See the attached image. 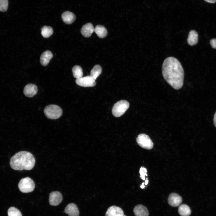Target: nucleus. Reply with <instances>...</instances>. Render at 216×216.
<instances>
[{
    "mask_svg": "<svg viewBox=\"0 0 216 216\" xmlns=\"http://www.w3.org/2000/svg\"><path fill=\"white\" fill-rule=\"evenodd\" d=\"M44 112L45 116L51 119H58L62 114V110L61 108L55 104L49 105L46 106Z\"/></svg>",
    "mask_w": 216,
    "mask_h": 216,
    "instance_id": "7ed1b4c3",
    "label": "nucleus"
},
{
    "mask_svg": "<svg viewBox=\"0 0 216 216\" xmlns=\"http://www.w3.org/2000/svg\"><path fill=\"white\" fill-rule=\"evenodd\" d=\"M129 103L127 101L122 100L116 103L113 106L112 113L115 117H118L122 115L128 109Z\"/></svg>",
    "mask_w": 216,
    "mask_h": 216,
    "instance_id": "20e7f679",
    "label": "nucleus"
},
{
    "mask_svg": "<svg viewBox=\"0 0 216 216\" xmlns=\"http://www.w3.org/2000/svg\"><path fill=\"white\" fill-rule=\"evenodd\" d=\"M75 82L77 85L85 87H92L96 85L95 80L90 75L77 79Z\"/></svg>",
    "mask_w": 216,
    "mask_h": 216,
    "instance_id": "0eeeda50",
    "label": "nucleus"
},
{
    "mask_svg": "<svg viewBox=\"0 0 216 216\" xmlns=\"http://www.w3.org/2000/svg\"><path fill=\"white\" fill-rule=\"evenodd\" d=\"M138 144L141 147L147 149H150L153 146V143L149 137L144 134H139L136 139Z\"/></svg>",
    "mask_w": 216,
    "mask_h": 216,
    "instance_id": "423d86ee",
    "label": "nucleus"
},
{
    "mask_svg": "<svg viewBox=\"0 0 216 216\" xmlns=\"http://www.w3.org/2000/svg\"><path fill=\"white\" fill-rule=\"evenodd\" d=\"M205 1L210 3H214L216 2V0H204Z\"/></svg>",
    "mask_w": 216,
    "mask_h": 216,
    "instance_id": "bb28decb",
    "label": "nucleus"
},
{
    "mask_svg": "<svg viewBox=\"0 0 216 216\" xmlns=\"http://www.w3.org/2000/svg\"><path fill=\"white\" fill-rule=\"evenodd\" d=\"M94 28L91 23H88L84 25L81 29V33L84 37H90L94 32Z\"/></svg>",
    "mask_w": 216,
    "mask_h": 216,
    "instance_id": "ddd939ff",
    "label": "nucleus"
},
{
    "mask_svg": "<svg viewBox=\"0 0 216 216\" xmlns=\"http://www.w3.org/2000/svg\"><path fill=\"white\" fill-rule=\"evenodd\" d=\"M53 57V54L50 51L46 50L44 51L40 57V64L44 66H47Z\"/></svg>",
    "mask_w": 216,
    "mask_h": 216,
    "instance_id": "2eb2a0df",
    "label": "nucleus"
},
{
    "mask_svg": "<svg viewBox=\"0 0 216 216\" xmlns=\"http://www.w3.org/2000/svg\"><path fill=\"white\" fill-rule=\"evenodd\" d=\"M198 35L194 30H191L189 32L187 39L188 44L191 46L197 44L198 41Z\"/></svg>",
    "mask_w": 216,
    "mask_h": 216,
    "instance_id": "f3484780",
    "label": "nucleus"
},
{
    "mask_svg": "<svg viewBox=\"0 0 216 216\" xmlns=\"http://www.w3.org/2000/svg\"><path fill=\"white\" fill-rule=\"evenodd\" d=\"M38 91V88L36 85L30 83L25 86L23 90V93L26 96L31 98L36 94Z\"/></svg>",
    "mask_w": 216,
    "mask_h": 216,
    "instance_id": "9b49d317",
    "label": "nucleus"
},
{
    "mask_svg": "<svg viewBox=\"0 0 216 216\" xmlns=\"http://www.w3.org/2000/svg\"><path fill=\"white\" fill-rule=\"evenodd\" d=\"M94 32L100 38H104L107 35V31L106 28L101 25H97L94 28Z\"/></svg>",
    "mask_w": 216,
    "mask_h": 216,
    "instance_id": "a211bd4d",
    "label": "nucleus"
},
{
    "mask_svg": "<svg viewBox=\"0 0 216 216\" xmlns=\"http://www.w3.org/2000/svg\"><path fill=\"white\" fill-rule=\"evenodd\" d=\"M8 216H22L20 211L14 207L10 208L8 212Z\"/></svg>",
    "mask_w": 216,
    "mask_h": 216,
    "instance_id": "5701e85b",
    "label": "nucleus"
},
{
    "mask_svg": "<svg viewBox=\"0 0 216 216\" xmlns=\"http://www.w3.org/2000/svg\"><path fill=\"white\" fill-rule=\"evenodd\" d=\"M8 0H0V11H6L8 8Z\"/></svg>",
    "mask_w": 216,
    "mask_h": 216,
    "instance_id": "b1692460",
    "label": "nucleus"
},
{
    "mask_svg": "<svg viewBox=\"0 0 216 216\" xmlns=\"http://www.w3.org/2000/svg\"><path fill=\"white\" fill-rule=\"evenodd\" d=\"M62 199V195L59 192H52L49 196V201L50 204L52 206H57L61 202Z\"/></svg>",
    "mask_w": 216,
    "mask_h": 216,
    "instance_id": "6e6552de",
    "label": "nucleus"
},
{
    "mask_svg": "<svg viewBox=\"0 0 216 216\" xmlns=\"http://www.w3.org/2000/svg\"><path fill=\"white\" fill-rule=\"evenodd\" d=\"M163 76L173 88L178 90L182 87L184 73L179 61L173 57H169L164 60L162 66Z\"/></svg>",
    "mask_w": 216,
    "mask_h": 216,
    "instance_id": "f257e3e1",
    "label": "nucleus"
},
{
    "mask_svg": "<svg viewBox=\"0 0 216 216\" xmlns=\"http://www.w3.org/2000/svg\"><path fill=\"white\" fill-rule=\"evenodd\" d=\"M73 76L77 79L82 77L83 73L81 67L79 65H75L72 69Z\"/></svg>",
    "mask_w": 216,
    "mask_h": 216,
    "instance_id": "4be33fe9",
    "label": "nucleus"
},
{
    "mask_svg": "<svg viewBox=\"0 0 216 216\" xmlns=\"http://www.w3.org/2000/svg\"><path fill=\"white\" fill-rule=\"evenodd\" d=\"M144 182H143V183H142V185H144Z\"/></svg>",
    "mask_w": 216,
    "mask_h": 216,
    "instance_id": "7c9ffc66",
    "label": "nucleus"
},
{
    "mask_svg": "<svg viewBox=\"0 0 216 216\" xmlns=\"http://www.w3.org/2000/svg\"><path fill=\"white\" fill-rule=\"evenodd\" d=\"M147 170L146 169L143 167H141L140 171L139 172L140 174V177L143 180H145V176H147Z\"/></svg>",
    "mask_w": 216,
    "mask_h": 216,
    "instance_id": "393cba45",
    "label": "nucleus"
},
{
    "mask_svg": "<svg viewBox=\"0 0 216 216\" xmlns=\"http://www.w3.org/2000/svg\"><path fill=\"white\" fill-rule=\"evenodd\" d=\"M102 72V68L98 64L96 65L92 69L90 72V76L95 80Z\"/></svg>",
    "mask_w": 216,
    "mask_h": 216,
    "instance_id": "412c9836",
    "label": "nucleus"
},
{
    "mask_svg": "<svg viewBox=\"0 0 216 216\" xmlns=\"http://www.w3.org/2000/svg\"><path fill=\"white\" fill-rule=\"evenodd\" d=\"M178 212L181 216H189L191 212L189 206L185 204H182L179 206Z\"/></svg>",
    "mask_w": 216,
    "mask_h": 216,
    "instance_id": "6ab92c4d",
    "label": "nucleus"
},
{
    "mask_svg": "<svg viewBox=\"0 0 216 216\" xmlns=\"http://www.w3.org/2000/svg\"><path fill=\"white\" fill-rule=\"evenodd\" d=\"M35 163V158L32 154L27 151H21L11 158L10 165L15 170H30L34 167Z\"/></svg>",
    "mask_w": 216,
    "mask_h": 216,
    "instance_id": "f03ea898",
    "label": "nucleus"
},
{
    "mask_svg": "<svg viewBox=\"0 0 216 216\" xmlns=\"http://www.w3.org/2000/svg\"><path fill=\"white\" fill-rule=\"evenodd\" d=\"M41 31L42 35L45 38H49L52 34L53 32L52 27L46 26L41 28Z\"/></svg>",
    "mask_w": 216,
    "mask_h": 216,
    "instance_id": "aec40b11",
    "label": "nucleus"
},
{
    "mask_svg": "<svg viewBox=\"0 0 216 216\" xmlns=\"http://www.w3.org/2000/svg\"><path fill=\"white\" fill-rule=\"evenodd\" d=\"M148 181L147 179L145 180V185H147L148 183Z\"/></svg>",
    "mask_w": 216,
    "mask_h": 216,
    "instance_id": "c85d7f7f",
    "label": "nucleus"
},
{
    "mask_svg": "<svg viewBox=\"0 0 216 216\" xmlns=\"http://www.w3.org/2000/svg\"><path fill=\"white\" fill-rule=\"evenodd\" d=\"M213 121H214V125L216 127V112H215V113L214 114V116Z\"/></svg>",
    "mask_w": 216,
    "mask_h": 216,
    "instance_id": "cd10ccee",
    "label": "nucleus"
},
{
    "mask_svg": "<svg viewBox=\"0 0 216 216\" xmlns=\"http://www.w3.org/2000/svg\"><path fill=\"white\" fill-rule=\"evenodd\" d=\"M168 201L170 206L175 207L180 205L182 201V197L178 194L172 193L169 195Z\"/></svg>",
    "mask_w": 216,
    "mask_h": 216,
    "instance_id": "1a4fd4ad",
    "label": "nucleus"
},
{
    "mask_svg": "<svg viewBox=\"0 0 216 216\" xmlns=\"http://www.w3.org/2000/svg\"><path fill=\"white\" fill-rule=\"evenodd\" d=\"M145 187V186L144 185L142 184L140 185V188L142 189H143Z\"/></svg>",
    "mask_w": 216,
    "mask_h": 216,
    "instance_id": "c756f323",
    "label": "nucleus"
},
{
    "mask_svg": "<svg viewBox=\"0 0 216 216\" xmlns=\"http://www.w3.org/2000/svg\"><path fill=\"white\" fill-rule=\"evenodd\" d=\"M210 43L213 48L216 49V38L212 39L210 40Z\"/></svg>",
    "mask_w": 216,
    "mask_h": 216,
    "instance_id": "a878e982",
    "label": "nucleus"
},
{
    "mask_svg": "<svg viewBox=\"0 0 216 216\" xmlns=\"http://www.w3.org/2000/svg\"><path fill=\"white\" fill-rule=\"evenodd\" d=\"M20 191L23 193H28L32 192L35 187L34 181L30 178L26 177L22 178L18 184Z\"/></svg>",
    "mask_w": 216,
    "mask_h": 216,
    "instance_id": "39448f33",
    "label": "nucleus"
},
{
    "mask_svg": "<svg viewBox=\"0 0 216 216\" xmlns=\"http://www.w3.org/2000/svg\"><path fill=\"white\" fill-rule=\"evenodd\" d=\"M62 18L63 22L67 24H72L76 18L75 14L69 11H66L63 13L62 15Z\"/></svg>",
    "mask_w": 216,
    "mask_h": 216,
    "instance_id": "dca6fc26",
    "label": "nucleus"
},
{
    "mask_svg": "<svg viewBox=\"0 0 216 216\" xmlns=\"http://www.w3.org/2000/svg\"><path fill=\"white\" fill-rule=\"evenodd\" d=\"M64 212L69 216H79L80 212L76 205L73 203L69 204L65 207Z\"/></svg>",
    "mask_w": 216,
    "mask_h": 216,
    "instance_id": "f8f14e48",
    "label": "nucleus"
},
{
    "mask_svg": "<svg viewBox=\"0 0 216 216\" xmlns=\"http://www.w3.org/2000/svg\"><path fill=\"white\" fill-rule=\"evenodd\" d=\"M105 216H126L124 214L122 209L115 206L109 207L105 213Z\"/></svg>",
    "mask_w": 216,
    "mask_h": 216,
    "instance_id": "9d476101",
    "label": "nucleus"
},
{
    "mask_svg": "<svg viewBox=\"0 0 216 216\" xmlns=\"http://www.w3.org/2000/svg\"><path fill=\"white\" fill-rule=\"evenodd\" d=\"M133 212L136 216H148L149 215L147 208L141 204L136 206L134 208Z\"/></svg>",
    "mask_w": 216,
    "mask_h": 216,
    "instance_id": "4468645a",
    "label": "nucleus"
}]
</instances>
